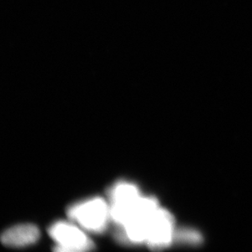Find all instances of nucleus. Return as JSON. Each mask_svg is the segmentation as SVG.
Here are the masks:
<instances>
[{"label":"nucleus","mask_w":252,"mask_h":252,"mask_svg":"<svg viewBox=\"0 0 252 252\" xmlns=\"http://www.w3.org/2000/svg\"><path fill=\"white\" fill-rule=\"evenodd\" d=\"M67 214L82 228L93 233L103 232L111 219L110 205L101 197L78 202L69 207Z\"/></svg>","instance_id":"obj_1"},{"label":"nucleus","mask_w":252,"mask_h":252,"mask_svg":"<svg viewBox=\"0 0 252 252\" xmlns=\"http://www.w3.org/2000/svg\"><path fill=\"white\" fill-rule=\"evenodd\" d=\"M158 208L159 205L155 197H141L130 220L120 227L119 240L130 244L145 243L150 221Z\"/></svg>","instance_id":"obj_2"},{"label":"nucleus","mask_w":252,"mask_h":252,"mask_svg":"<svg viewBox=\"0 0 252 252\" xmlns=\"http://www.w3.org/2000/svg\"><path fill=\"white\" fill-rule=\"evenodd\" d=\"M142 196L137 186L126 181L115 184L110 189V216L119 227L128 221Z\"/></svg>","instance_id":"obj_3"},{"label":"nucleus","mask_w":252,"mask_h":252,"mask_svg":"<svg viewBox=\"0 0 252 252\" xmlns=\"http://www.w3.org/2000/svg\"><path fill=\"white\" fill-rule=\"evenodd\" d=\"M49 234L57 243V252H87L94 248V243L84 231L69 222H56L49 228Z\"/></svg>","instance_id":"obj_4"},{"label":"nucleus","mask_w":252,"mask_h":252,"mask_svg":"<svg viewBox=\"0 0 252 252\" xmlns=\"http://www.w3.org/2000/svg\"><path fill=\"white\" fill-rule=\"evenodd\" d=\"M176 231L173 216L159 207L150 221L145 244L151 250H162L172 243Z\"/></svg>","instance_id":"obj_5"},{"label":"nucleus","mask_w":252,"mask_h":252,"mask_svg":"<svg viewBox=\"0 0 252 252\" xmlns=\"http://www.w3.org/2000/svg\"><path fill=\"white\" fill-rule=\"evenodd\" d=\"M39 229L33 224L12 226L2 233V244L10 248H22L35 243L39 238Z\"/></svg>","instance_id":"obj_6"},{"label":"nucleus","mask_w":252,"mask_h":252,"mask_svg":"<svg viewBox=\"0 0 252 252\" xmlns=\"http://www.w3.org/2000/svg\"><path fill=\"white\" fill-rule=\"evenodd\" d=\"M174 241H177L181 243L197 244L201 241V236L199 235V233L191 229H181L176 231Z\"/></svg>","instance_id":"obj_7"}]
</instances>
